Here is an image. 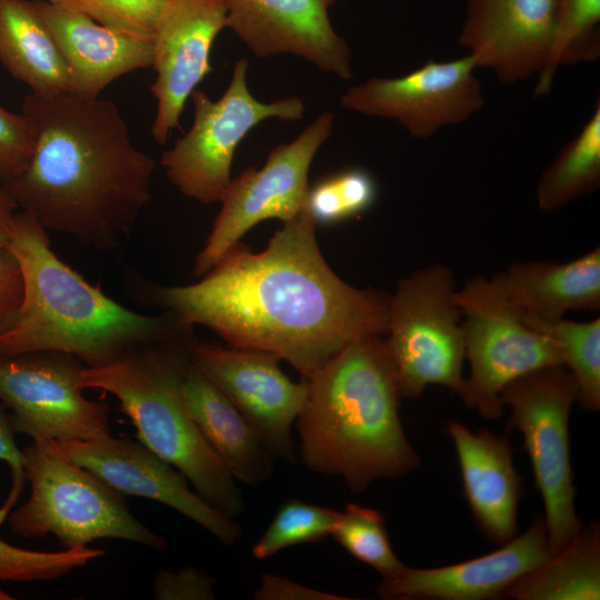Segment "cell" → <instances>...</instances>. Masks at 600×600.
Masks as SVG:
<instances>
[{
	"mask_svg": "<svg viewBox=\"0 0 600 600\" xmlns=\"http://www.w3.org/2000/svg\"><path fill=\"white\" fill-rule=\"evenodd\" d=\"M84 368L59 351L0 360V401L11 411L16 433L57 441L110 434L109 406L88 399L79 387Z\"/></svg>",
	"mask_w": 600,
	"mask_h": 600,
	"instance_id": "7c38bea8",
	"label": "cell"
},
{
	"mask_svg": "<svg viewBox=\"0 0 600 600\" xmlns=\"http://www.w3.org/2000/svg\"><path fill=\"white\" fill-rule=\"evenodd\" d=\"M477 68L470 54L429 60L400 77H372L354 84L342 93L340 104L354 113L394 120L411 137L427 140L482 109L484 96Z\"/></svg>",
	"mask_w": 600,
	"mask_h": 600,
	"instance_id": "4fadbf2b",
	"label": "cell"
},
{
	"mask_svg": "<svg viewBox=\"0 0 600 600\" xmlns=\"http://www.w3.org/2000/svg\"><path fill=\"white\" fill-rule=\"evenodd\" d=\"M308 383L296 420L301 462L342 478L356 493L379 479L406 476L420 458L404 433L393 368L380 334L356 338Z\"/></svg>",
	"mask_w": 600,
	"mask_h": 600,
	"instance_id": "277c9868",
	"label": "cell"
},
{
	"mask_svg": "<svg viewBox=\"0 0 600 600\" xmlns=\"http://www.w3.org/2000/svg\"><path fill=\"white\" fill-rule=\"evenodd\" d=\"M190 358L248 420L271 454L294 463L292 427L307 399V381H292L279 367L281 359L267 351L194 341Z\"/></svg>",
	"mask_w": 600,
	"mask_h": 600,
	"instance_id": "5bb4252c",
	"label": "cell"
},
{
	"mask_svg": "<svg viewBox=\"0 0 600 600\" xmlns=\"http://www.w3.org/2000/svg\"><path fill=\"white\" fill-rule=\"evenodd\" d=\"M48 233L17 212L8 248L22 271L23 299L0 331V360L59 351L99 368L149 346L193 339L192 327L173 313H138L89 283L54 253Z\"/></svg>",
	"mask_w": 600,
	"mask_h": 600,
	"instance_id": "3957f363",
	"label": "cell"
},
{
	"mask_svg": "<svg viewBox=\"0 0 600 600\" xmlns=\"http://www.w3.org/2000/svg\"><path fill=\"white\" fill-rule=\"evenodd\" d=\"M23 289L22 271L17 258L9 248L0 246V331L17 317Z\"/></svg>",
	"mask_w": 600,
	"mask_h": 600,
	"instance_id": "8d00e7d4",
	"label": "cell"
},
{
	"mask_svg": "<svg viewBox=\"0 0 600 600\" xmlns=\"http://www.w3.org/2000/svg\"><path fill=\"white\" fill-rule=\"evenodd\" d=\"M503 598L516 600L600 599V526H583L559 553L513 582Z\"/></svg>",
	"mask_w": 600,
	"mask_h": 600,
	"instance_id": "d4e9b609",
	"label": "cell"
},
{
	"mask_svg": "<svg viewBox=\"0 0 600 600\" xmlns=\"http://www.w3.org/2000/svg\"><path fill=\"white\" fill-rule=\"evenodd\" d=\"M103 554V550L90 547L63 551L28 550L12 546L0 538V581L56 580Z\"/></svg>",
	"mask_w": 600,
	"mask_h": 600,
	"instance_id": "1f68e13d",
	"label": "cell"
},
{
	"mask_svg": "<svg viewBox=\"0 0 600 600\" xmlns=\"http://www.w3.org/2000/svg\"><path fill=\"white\" fill-rule=\"evenodd\" d=\"M193 339L139 349L99 368H84L79 387L112 394L139 442L178 469L194 491L231 519L246 509L241 491L188 411L182 380Z\"/></svg>",
	"mask_w": 600,
	"mask_h": 600,
	"instance_id": "5b68a950",
	"label": "cell"
},
{
	"mask_svg": "<svg viewBox=\"0 0 600 600\" xmlns=\"http://www.w3.org/2000/svg\"><path fill=\"white\" fill-rule=\"evenodd\" d=\"M501 402L510 408L508 429H517L528 452L543 507L551 556L583 527L576 511L569 422L578 384L564 366L536 370L510 382Z\"/></svg>",
	"mask_w": 600,
	"mask_h": 600,
	"instance_id": "ba28073f",
	"label": "cell"
},
{
	"mask_svg": "<svg viewBox=\"0 0 600 600\" xmlns=\"http://www.w3.org/2000/svg\"><path fill=\"white\" fill-rule=\"evenodd\" d=\"M67 454L123 496L160 502L196 522L222 544L241 536L234 521L189 487L188 479L141 442L110 434L90 440L59 441Z\"/></svg>",
	"mask_w": 600,
	"mask_h": 600,
	"instance_id": "9a60e30c",
	"label": "cell"
},
{
	"mask_svg": "<svg viewBox=\"0 0 600 600\" xmlns=\"http://www.w3.org/2000/svg\"><path fill=\"white\" fill-rule=\"evenodd\" d=\"M551 557L543 517L539 516L523 533L493 552L444 567L407 566L396 576L382 579L377 593L388 600L498 599L519 578Z\"/></svg>",
	"mask_w": 600,
	"mask_h": 600,
	"instance_id": "d6986e66",
	"label": "cell"
},
{
	"mask_svg": "<svg viewBox=\"0 0 600 600\" xmlns=\"http://www.w3.org/2000/svg\"><path fill=\"white\" fill-rule=\"evenodd\" d=\"M600 187V103L541 173L536 189L540 210L553 212Z\"/></svg>",
	"mask_w": 600,
	"mask_h": 600,
	"instance_id": "484cf974",
	"label": "cell"
},
{
	"mask_svg": "<svg viewBox=\"0 0 600 600\" xmlns=\"http://www.w3.org/2000/svg\"><path fill=\"white\" fill-rule=\"evenodd\" d=\"M600 0H563L547 68L538 76L534 96L551 90L559 67L600 57Z\"/></svg>",
	"mask_w": 600,
	"mask_h": 600,
	"instance_id": "83f0119b",
	"label": "cell"
},
{
	"mask_svg": "<svg viewBox=\"0 0 600 600\" xmlns=\"http://www.w3.org/2000/svg\"><path fill=\"white\" fill-rule=\"evenodd\" d=\"M30 496L8 516L21 538L53 534L64 549L97 539H120L162 551L167 541L140 522L124 496L77 463L53 439H34L23 450Z\"/></svg>",
	"mask_w": 600,
	"mask_h": 600,
	"instance_id": "8992f818",
	"label": "cell"
},
{
	"mask_svg": "<svg viewBox=\"0 0 600 600\" xmlns=\"http://www.w3.org/2000/svg\"><path fill=\"white\" fill-rule=\"evenodd\" d=\"M52 3H58L62 6H67L74 9V0H47Z\"/></svg>",
	"mask_w": 600,
	"mask_h": 600,
	"instance_id": "ab89813d",
	"label": "cell"
},
{
	"mask_svg": "<svg viewBox=\"0 0 600 600\" xmlns=\"http://www.w3.org/2000/svg\"><path fill=\"white\" fill-rule=\"evenodd\" d=\"M33 144L28 119L0 106V183L14 178L26 168Z\"/></svg>",
	"mask_w": 600,
	"mask_h": 600,
	"instance_id": "836d02e7",
	"label": "cell"
},
{
	"mask_svg": "<svg viewBox=\"0 0 600 600\" xmlns=\"http://www.w3.org/2000/svg\"><path fill=\"white\" fill-rule=\"evenodd\" d=\"M563 0H469L458 43L503 84L548 66Z\"/></svg>",
	"mask_w": 600,
	"mask_h": 600,
	"instance_id": "e0dca14e",
	"label": "cell"
},
{
	"mask_svg": "<svg viewBox=\"0 0 600 600\" xmlns=\"http://www.w3.org/2000/svg\"><path fill=\"white\" fill-rule=\"evenodd\" d=\"M228 0H172L153 34L151 92L157 101L151 133L164 144L197 86L211 72L214 39L227 28Z\"/></svg>",
	"mask_w": 600,
	"mask_h": 600,
	"instance_id": "2e32d148",
	"label": "cell"
},
{
	"mask_svg": "<svg viewBox=\"0 0 600 600\" xmlns=\"http://www.w3.org/2000/svg\"><path fill=\"white\" fill-rule=\"evenodd\" d=\"M522 320L550 339L558 348L563 366L578 384L577 403L584 410L600 409V318L580 322L541 320L520 310Z\"/></svg>",
	"mask_w": 600,
	"mask_h": 600,
	"instance_id": "4316f807",
	"label": "cell"
},
{
	"mask_svg": "<svg viewBox=\"0 0 600 600\" xmlns=\"http://www.w3.org/2000/svg\"><path fill=\"white\" fill-rule=\"evenodd\" d=\"M68 66L70 93L99 98L116 79L152 66L153 39L119 32L83 11L34 1Z\"/></svg>",
	"mask_w": 600,
	"mask_h": 600,
	"instance_id": "ffe728a7",
	"label": "cell"
},
{
	"mask_svg": "<svg viewBox=\"0 0 600 600\" xmlns=\"http://www.w3.org/2000/svg\"><path fill=\"white\" fill-rule=\"evenodd\" d=\"M21 113L33 150L21 172L0 183L17 208L84 247H119L150 200L156 162L134 146L116 104L29 93Z\"/></svg>",
	"mask_w": 600,
	"mask_h": 600,
	"instance_id": "7a4b0ae2",
	"label": "cell"
},
{
	"mask_svg": "<svg viewBox=\"0 0 600 600\" xmlns=\"http://www.w3.org/2000/svg\"><path fill=\"white\" fill-rule=\"evenodd\" d=\"M493 278L516 308L541 320L600 309L599 247L564 263L514 261Z\"/></svg>",
	"mask_w": 600,
	"mask_h": 600,
	"instance_id": "7402d4cb",
	"label": "cell"
},
{
	"mask_svg": "<svg viewBox=\"0 0 600 600\" xmlns=\"http://www.w3.org/2000/svg\"><path fill=\"white\" fill-rule=\"evenodd\" d=\"M172 0H74V9L127 34L153 39L158 21Z\"/></svg>",
	"mask_w": 600,
	"mask_h": 600,
	"instance_id": "d6a6232c",
	"label": "cell"
},
{
	"mask_svg": "<svg viewBox=\"0 0 600 600\" xmlns=\"http://www.w3.org/2000/svg\"><path fill=\"white\" fill-rule=\"evenodd\" d=\"M0 64L30 93H70L68 66L34 1L0 0Z\"/></svg>",
	"mask_w": 600,
	"mask_h": 600,
	"instance_id": "cb8c5ba5",
	"label": "cell"
},
{
	"mask_svg": "<svg viewBox=\"0 0 600 600\" xmlns=\"http://www.w3.org/2000/svg\"><path fill=\"white\" fill-rule=\"evenodd\" d=\"M377 196L374 178L364 169L349 168L310 186L306 211L316 224H333L364 213Z\"/></svg>",
	"mask_w": 600,
	"mask_h": 600,
	"instance_id": "f546056e",
	"label": "cell"
},
{
	"mask_svg": "<svg viewBox=\"0 0 600 600\" xmlns=\"http://www.w3.org/2000/svg\"><path fill=\"white\" fill-rule=\"evenodd\" d=\"M304 210L260 252L238 241L187 286H151L148 301L229 346L267 351L307 380L356 338L386 334L389 294L353 287L329 267Z\"/></svg>",
	"mask_w": 600,
	"mask_h": 600,
	"instance_id": "6da1fadb",
	"label": "cell"
},
{
	"mask_svg": "<svg viewBox=\"0 0 600 600\" xmlns=\"http://www.w3.org/2000/svg\"><path fill=\"white\" fill-rule=\"evenodd\" d=\"M249 61L236 62L223 94L212 100L204 91L191 94L194 116L190 129L164 151L160 164L169 181L187 198L203 204L221 202L231 181L232 160L240 142L268 119L299 121V97L258 100L248 84Z\"/></svg>",
	"mask_w": 600,
	"mask_h": 600,
	"instance_id": "9c48e42d",
	"label": "cell"
},
{
	"mask_svg": "<svg viewBox=\"0 0 600 600\" xmlns=\"http://www.w3.org/2000/svg\"><path fill=\"white\" fill-rule=\"evenodd\" d=\"M14 599L10 593L6 592L0 588V600H12Z\"/></svg>",
	"mask_w": 600,
	"mask_h": 600,
	"instance_id": "60d3db41",
	"label": "cell"
},
{
	"mask_svg": "<svg viewBox=\"0 0 600 600\" xmlns=\"http://www.w3.org/2000/svg\"><path fill=\"white\" fill-rule=\"evenodd\" d=\"M333 124L334 114L321 112L296 139L272 149L263 167H250L231 179L210 234L196 258L194 276H204L259 222H286L306 210L309 170Z\"/></svg>",
	"mask_w": 600,
	"mask_h": 600,
	"instance_id": "8fae6325",
	"label": "cell"
},
{
	"mask_svg": "<svg viewBox=\"0 0 600 600\" xmlns=\"http://www.w3.org/2000/svg\"><path fill=\"white\" fill-rule=\"evenodd\" d=\"M456 300L470 364L459 397L484 420H497L503 412L504 387L536 370L563 366L560 352L522 320L493 277H472L457 289Z\"/></svg>",
	"mask_w": 600,
	"mask_h": 600,
	"instance_id": "30bf717a",
	"label": "cell"
},
{
	"mask_svg": "<svg viewBox=\"0 0 600 600\" xmlns=\"http://www.w3.org/2000/svg\"><path fill=\"white\" fill-rule=\"evenodd\" d=\"M252 598L256 600H348L342 597L321 590H317L284 577L263 572L260 586L253 591Z\"/></svg>",
	"mask_w": 600,
	"mask_h": 600,
	"instance_id": "74e56055",
	"label": "cell"
},
{
	"mask_svg": "<svg viewBox=\"0 0 600 600\" xmlns=\"http://www.w3.org/2000/svg\"><path fill=\"white\" fill-rule=\"evenodd\" d=\"M331 537L354 559L378 571L382 579L407 567L391 547L384 516L376 509L349 503L340 512Z\"/></svg>",
	"mask_w": 600,
	"mask_h": 600,
	"instance_id": "f1b7e54d",
	"label": "cell"
},
{
	"mask_svg": "<svg viewBox=\"0 0 600 600\" xmlns=\"http://www.w3.org/2000/svg\"><path fill=\"white\" fill-rule=\"evenodd\" d=\"M17 206L0 184V246L7 247L10 242Z\"/></svg>",
	"mask_w": 600,
	"mask_h": 600,
	"instance_id": "f35d334b",
	"label": "cell"
},
{
	"mask_svg": "<svg viewBox=\"0 0 600 600\" xmlns=\"http://www.w3.org/2000/svg\"><path fill=\"white\" fill-rule=\"evenodd\" d=\"M16 434L10 412H8L7 407L0 401V461L8 464L11 476L10 489L3 503L0 506V526L17 507L27 481L23 452L16 442Z\"/></svg>",
	"mask_w": 600,
	"mask_h": 600,
	"instance_id": "d590c367",
	"label": "cell"
},
{
	"mask_svg": "<svg viewBox=\"0 0 600 600\" xmlns=\"http://www.w3.org/2000/svg\"><path fill=\"white\" fill-rule=\"evenodd\" d=\"M182 394L199 430L236 481L257 487L272 476L276 458L257 431L191 361Z\"/></svg>",
	"mask_w": 600,
	"mask_h": 600,
	"instance_id": "603a6c76",
	"label": "cell"
},
{
	"mask_svg": "<svg viewBox=\"0 0 600 600\" xmlns=\"http://www.w3.org/2000/svg\"><path fill=\"white\" fill-rule=\"evenodd\" d=\"M453 271L440 263L401 279L389 297L387 338L401 398L437 384L459 396L466 360L462 313Z\"/></svg>",
	"mask_w": 600,
	"mask_h": 600,
	"instance_id": "52a82bcc",
	"label": "cell"
},
{
	"mask_svg": "<svg viewBox=\"0 0 600 600\" xmlns=\"http://www.w3.org/2000/svg\"><path fill=\"white\" fill-rule=\"evenodd\" d=\"M337 0H228L227 28L258 58L292 54L342 80L352 78L350 47L333 28Z\"/></svg>",
	"mask_w": 600,
	"mask_h": 600,
	"instance_id": "ac0fdd59",
	"label": "cell"
},
{
	"mask_svg": "<svg viewBox=\"0 0 600 600\" xmlns=\"http://www.w3.org/2000/svg\"><path fill=\"white\" fill-rule=\"evenodd\" d=\"M339 516L340 511L330 508L288 499L278 508L251 553L264 560L293 546L320 542L331 537Z\"/></svg>",
	"mask_w": 600,
	"mask_h": 600,
	"instance_id": "4dcf8cb0",
	"label": "cell"
},
{
	"mask_svg": "<svg viewBox=\"0 0 600 600\" xmlns=\"http://www.w3.org/2000/svg\"><path fill=\"white\" fill-rule=\"evenodd\" d=\"M447 433L454 446L464 498L480 531L503 544L518 534L521 477L509 439L489 430L471 431L450 421Z\"/></svg>",
	"mask_w": 600,
	"mask_h": 600,
	"instance_id": "44dd1931",
	"label": "cell"
},
{
	"mask_svg": "<svg viewBox=\"0 0 600 600\" xmlns=\"http://www.w3.org/2000/svg\"><path fill=\"white\" fill-rule=\"evenodd\" d=\"M152 592L157 600H212L216 596L213 578L194 567L159 571Z\"/></svg>",
	"mask_w": 600,
	"mask_h": 600,
	"instance_id": "e575fe53",
	"label": "cell"
}]
</instances>
